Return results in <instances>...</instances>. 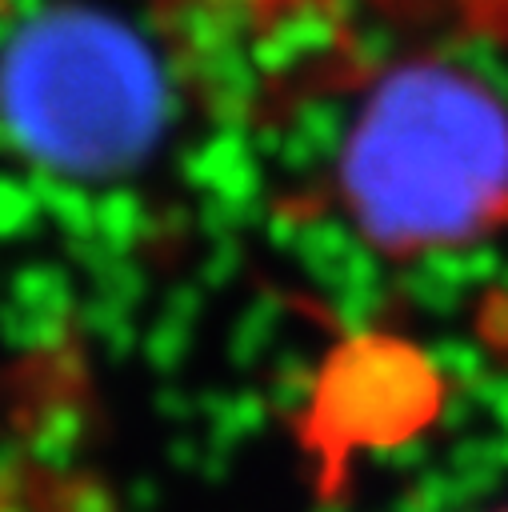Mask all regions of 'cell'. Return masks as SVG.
<instances>
[{"instance_id": "1", "label": "cell", "mask_w": 508, "mask_h": 512, "mask_svg": "<svg viewBox=\"0 0 508 512\" xmlns=\"http://www.w3.org/2000/svg\"><path fill=\"white\" fill-rule=\"evenodd\" d=\"M360 232L412 256L508 224V112L488 84L440 60L388 72L340 156Z\"/></svg>"}, {"instance_id": "2", "label": "cell", "mask_w": 508, "mask_h": 512, "mask_svg": "<svg viewBox=\"0 0 508 512\" xmlns=\"http://www.w3.org/2000/svg\"><path fill=\"white\" fill-rule=\"evenodd\" d=\"M504 512H508V508H504Z\"/></svg>"}]
</instances>
